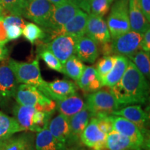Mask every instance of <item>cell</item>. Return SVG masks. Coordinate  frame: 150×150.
Here are the masks:
<instances>
[{
    "instance_id": "cell-1",
    "label": "cell",
    "mask_w": 150,
    "mask_h": 150,
    "mask_svg": "<svg viewBox=\"0 0 150 150\" xmlns=\"http://www.w3.org/2000/svg\"><path fill=\"white\" fill-rule=\"evenodd\" d=\"M110 92L122 108L145 103L149 97V86L147 78L129 60L122 77L110 88Z\"/></svg>"
},
{
    "instance_id": "cell-2",
    "label": "cell",
    "mask_w": 150,
    "mask_h": 150,
    "mask_svg": "<svg viewBox=\"0 0 150 150\" xmlns=\"http://www.w3.org/2000/svg\"><path fill=\"white\" fill-rule=\"evenodd\" d=\"M8 65L18 83L35 86L40 91L45 86L46 81L41 76L38 56L31 63L20 62L10 59Z\"/></svg>"
},
{
    "instance_id": "cell-3",
    "label": "cell",
    "mask_w": 150,
    "mask_h": 150,
    "mask_svg": "<svg viewBox=\"0 0 150 150\" xmlns=\"http://www.w3.org/2000/svg\"><path fill=\"white\" fill-rule=\"evenodd\" d=\"M14 97L18 104L33 106L38 110L54 112L56 110L55 102L35 86L22 83L17 88Z\"/></svg>"
},
{
    "instance_id": "cell-4",
    "label": "cell",
    "mask_w": 150,
    "mask_h": 150,
    "mask_svg": "<svg viewBox=\"0 0 150 150\" xmlns=\"http://www.w3.org/2000/svg\"><path fill=\"white\" fill-rule=\"evenodd\" d=\"M106 24L112 39L130 31L129 0H115Z\"/></svg>"
},
{
    "instance_id": "cell-5",
    "label": "cell",
    "mask_w": 150,
    "mask_h": 150,
    "mask_svg": "<svg viewBox=\"0 0 150 150\" xmlns=\"http://www.w3.org/2000/svg\"><path fill=\"white\" fill-rule=\"evenodd\" d=\"M86 107L91 115H111L112 112L120 108V106L110 91L103 90H99L88 95Z\"/></svg>"
},
{
    "instance_id": "cell-6",
    "label": "cell",
    "mask_w": 150,
    "mask_h": 150,
    "mask_svg": "<svg viewBox=\"0 0 150 150\" xmlns=\"http://www.w3.org/2000/svg\"><path fill=\"white\" fill-rule=\"evenodd\" d=\"M112 129L129 138L140 149H149V140L135 124L121 116L110 115Z\"/></svg>"
},
{
    "instance_id": "cell-7",
    "label": "cell",
    "mask_w": 150,
    "mask_h": 150,
    "mask_svg": "<svg viewBox=\"0 0 150 150\" xmlns=\"http://www.w3.org/2000/svg\"><path fill=\"white\" fill-rule=\"evenodd\" d=\"M79 10L78 6L72 0L59 5H54L51 16L42 29L50 33L59 29L70 21Z\"/></svg>"
},
{
    "instance_id": "cell-8",
    "label": "cell",
    "mask_w": 150,
    "mask_h": 150,
    "mask_svg": "<svg viewBox=\"0 0 150 150\" xmlns=\"http://www.w3.org/2000/svg\"><path fill=\"white\" fill-rule=\"evenodd\" d=\"M143 33L130 31L112 39L111 42L112 54L129 57L140 50Z\"/></svg>"
},
{
    "instance_id": "cell-9",
    "label": "cell",
    "mask_w": 150,
    "mask_h": 150,
    "mask_svg": "<svg viewBox=\"0 0 150 150\" xmlns=\"http://www.w3.org/2000/svg\"><path fill=\"white\" fill-rule=\"evenodd\" d=\"M76 40L69 35H59L50 40L42 46L50 51L63 65L75 54Z\"/></svg>"
},
{
    "instance_id": "cell-10",
    "label": "cell",
    "mask_w": 150,
    "mask_h": 150,
    "mask_svg": "<svg viewBox=\"0 0 150 150\" xmlns=\"http://www.w3.org/2000/svg\"><path fill=\"white\" fill-rule=\"evenodd\" d=\"M88 17V15L87 13L80 9L70 21L59 29L49 33L50 35V40L59 35H69L77 40L79 38L85 35Z\"/></svg>"
},
{
    "instance_id": "cell-11",
    "label": "cell",
    "mask_w": 150,
    "mask_h": 150,
    "mask_svg": "<svg viewBox=\"0 0 150 150\" xmlns=\"http://www.w3.org/2000/svg\"><path fill=\"white\" fill-rule=\"evenodd\" d=\"M106 136L107 134L99 127L97 118L91 115L87 126L81 135L80 140L86 147L93 150H106Z\"/></svg>"
},
{
    "instance_id": "cell-12",
    "label": "cell",
    "mask_w": 150,
    "mask_h": 150,
    "mask_svg": "<svg viewBox=\"0 0 150 150\" xmlns=\"http://www.w3.org/2000/svg\"><path fill=\"white\" fill-rule=\"evenodd\" d=\"M53 7L54 4L48 0H32L27 2L22 16L44 28Z\"/></svg>"
},
{
    "instance_id": "cell-13",
    "label": "cell",
    "mask_w": 150,
    "mask_h": 150,
    "mask_svg": "<svg viewBox=\"0 0 150 150\" xmlns=\"http://www.w3.org/2000/svg\"><path fill=\"white\" fill-rule=\"evenodd\" d=\"M111 115L121 116L126 118L136 125L141 131L142 134L149 138V131L147 126L149 125V115L141 108L140 104L128 105L115 110Z\"/></svg>"
},
{
    "instance_id": "cell-14",
    "label": "cell",
    "mask_w": 150,
    "mask_h": 150,
    "mask_svg": "<svg viewBox=\"0 0 150 150\" xmlns=\"http://www.w3.org/2000/svg\"><path fill=\"white\" fill-rule=\"evenodd\" d=\"M40 91L48 98L56 102L76 94L77 86L74 82L68 80H56L52 82L46 81L45 86Z\"/></svg>"
},
{
    "instance_id": "cell-15",
    "label": "cell",
    "mask_w": 150,
    "mask_h": 150,
    "mask_svg": "<svg viewBox=\"0 0 150 150\" xmlns=\"http://www.w3.org/2000/svg\"><path fill=\"white\" fill-rule=\"evenodd\" d=\"M86 34L99 44L111 41L106 21L102 17L96 15L91 13L88 15Z\"/></svg>"
},
{
    "instance_id": "cell-16",
    "label": "cell",
    "mask_w": 150,
    "mask_h": 150,
    "mask_svg": "<svg viewBox=\"0 0 150 150\" xmlns=\"http://www.w3.org/2000/svg\"><path fill=\"white\" fill-rule=\"evenodd\" d=\"M18 82L8 65L0 66V103L6 102L15 97Z\"/></svg>"
},
{
    "instance_id": "cell-17",
    "label": "cell",
    "mask_w": 150,
    "mask_h": 150,
    "mask_svg": "<svg viewBox=\"0 0 150 150\" xmlns=\"http://www.w3.org/2000/svg\"><path fill=\"white\" fill-rule=\"evenodd\" d=\"M75 54L82 62L95 63L99 55L98 43L88 35H83L76 40Z\"/></svg>"
},
{
    "instance_id": "cell-18",
    "label": "cell",
    "mask_w": 150,
    "mask_h": 150,
    "mask_svg": "<svg viewBox=\"0 0 150 150\" xmlns=\"http://www.w3.org/2000/svg\"><path fill=\"white\" fill-rule=\"evenodd\" d=\"M33 132H20L0 145V150H36Z\"/></svg>"
},
{
    "instance_id": "cell-19",
    "label": "cell",
    "mask_w": 150,
    "mask_h": 150,
    "mask_svg": "<svg viewBox=\"0 0 150 150\" xmlns=\"http://www.w3.org/2000/svg\"><path fill=\"white\" fill-rule=\"evenodd\" d=\"M129 19L131 31L144 33L149 29V22L143 13L140 0H129Z\"/></svg>"
},
{
    "instance_id": "cell-20",
    "label": "cell",
    "mask_w": 150,
    "mask_h": 150,
    "mask_svg": "<svg viewBox=\"0 0 150 150\" xmlns=\"http://www.w3.org/2000/svg\"><path fill=\"white\" fill-rule=\"evenodd\" d=\"M91 113L86 107L69 118L70 125V145L80 140V137L91 119Z\"/></svg>"
},
{
    "instance_id": "cell-21",
    "label": "cell",
    "mask_w": 150,
    "mask_h": 150,
    "mask_svg": "<svg viewBox=\"0 0 150 150\" xmlns=\"http://www.w3.org/2000/svg\"><path fill=\"white\" fill-rule=\"evenodd\" d=\"M79 88L85 93H91L100 90L103 84L95 67L86 66L79 79L76 81Z\"/></svg>"
},
{
    "instance_id": "cell-22",
    "label": "cell",
    "mask_w": 150,
    "mask_h": 150,
    "mask_svg": "<svg viewBox=\"0 0 150 150\" xmlns=\"http://www.w3.org/2000/svg\"><path fill=\"white\" fill-rule=\"evenodd\" d=\"M47 127L51 134L58 140L67 146L70 145V125L68 117L59 114L49 122Z\"/></svg>"
},
{
    "instance_id": "cell-23",
    "label": "cell",
    "mask_w": 150,
    "mask_h": 150,
    "mask_svg": "<svg viewBox=\"0 0 150 150\" xmlns=\"http://www.w3.org/2000/svg\"><path fill=\"white\" fill-rule=\"evenodd\" d=\"M55 103L56 108L60 114L68 118L86 108V103L76 93L56 100Z\"/></svg>"
},
{
    "instance_id": "cell-24",
    "label": "cell",
    "mask_w": 150,
    "mask_h": 150,
    "mask_svg": "<svg viewBox=\"0 0 150 150\" xmlns=\"http://www.w3.org/2000/svg\"><path fill=\"white\" fill-rule=\"evenodd\" d=\"M47 125L38 132L35 138V146L36 150H68L67 146L60 142L51 134Z\"/></svg>"
},
{
    "instance_id": "cell-25",
    "label": "cell",
    "mask_w": 150,
    "mask_h": 150,
    "mask_svg": "<svg viewBox=\"0 0 150 150\" xmlns=\"http://www.w3.org/2000/svg\"><path fill=\"white\" fill-rule=\"evenodd\" d=\"M36 110V108L33 106H24L18 103L15 105L13 108L14 118L24 131H29L38 133L33 122V115Z\"/></svg>"
},
{
    "instance_id": "cell-26",
    "label": "cell",
    "mask_w": 150,
    "mask_h": 150,
    "mask_svg": "<svg viewBox=\"0 0 150 150\" xmlns=\"http://www.w3.org/2000/svg\"><path fill=\"white\" fill-rule=\"evenodd\" d=\"M129 61V59L127 56L115 55V63L112 69L102 79L103 86H107L110 88L117 83L126 71Z\"/></svg>"
},
{
    "instance_id": "cell-27",
    "label": "cell",
    "mask_w": 150,
    "mask_h": 150,
    "mask_svg": "<svg viewBox=\"0 0 150 150\" xmlns=\"http://www.w3.org/2000/svg\"><path fill=\"white\" fill-rule=\"evenodd\" d=\"M105 147L106 150H142L129 138L113 129L106 136Z\"/></svg>"
},
{
    "instance_id": "cell-28",
    "label": "cell",
    "mask_w": 150,
    "mask_h": 150,
    "mask_svg": "<svg viewBox=\"0 0 150 150\" xmlns=\"http://www.w3.org/2000/svg\"><path fill=\"white\" fill-rule=\"evenodd\" d=\"M24 131L14 117L0 112V145L13 135Z\"/></svg>"
},
{
    "instance_id": "cell-29",
    "label": "cell",
    "mask_w": 150,
    "mask_h": 150,
    "mask_svg": "<svg viewBox=\"0 0 150 150\" xmlns=\"http://www.w3.org/2000/svg\"><path fill=\"white\" fill-rule=\"evenodd\" d=\"M63 74L74 81H77L83 73L86 65L74 54L67 60L63 65Z\"/></svg>"
},
{
    "instance_id": "cell-30",
    "label": "cell",
    "mask_w": 150,
    "mask_h": 150,
    "mask_svg": "<svg viewBox=\"0 0 150 150\" xmlns=\"http://www.w3.org/2000/svg\"><path fill=\"white\" fill-rule=\"evenodd\" d=\"M135 65L138 70L146 78H149L150 75V55L148 52L138 50L136 53L127 57Z\"/></svg>"
},
{
    "instance_id": "cell-31",
    "label": "cell",
    "mask_w": 150,
    "mask_h": 150,
    "mask_svg": "<svg viewBox=\"0 0 150 150\" xmlns=\"http://www.w3.org/2000/svg\"><path fill=\"white\" fill-rule=\"evenodd\" d=\"M22 35L30 43L34 45L37 40H42L45 38V31L37 24L32 22H28L22 29Z\"/></svg>"
},
{
    "instance_id": "cell-32",
    "label": "cell",
    "mask_w": 150,
    "mask_h": 150,
    "mask_svg": "<svg viewBox=\"0 0 150 150\" xmlns=\"http://www.w3.org/2000/svg\"><path fill=\"white\" fill-rule=\"evenodd\" d=\"M27 4V0H0V6L2 8V15L7 13L9 15L21 16Z\"/></svg>"
},
{
    "instance_id": "cell-33",
    "label": "cell",
    "mask_w": 150,
    "mask_h": 150,
    "mask_svg": "<svg viewBox=\"0 0 150 150\" xmlns=\"http://www.w3.org/2000/svg\"><path fill=\"white\" fill-rule=\"evenodd\" d=\"M38 57L43 60L49 68L63 74V67L62 63L48 50L41 47V50L39 51Z\"/></svg>"
},
{
    "instance_id": "cell-34",
    "label": "cell",
    "mask_w": 150,
    "mask_h": 150,
    "mask_svg": "<svg viewBox=\"0 0 150 150\" xmlns=\"http://www.w3.org/2000/svg\"><path fill=\"white\" fill-rule=\"evenodd\" d=\"M115 60V55L104 56L97 61L96 64V70L101 80L110 72L113 66Z\"/></svg>"
},
{
    "instance_id": "cell-35",
    "label": "cell",
    "mask_w": 150,
    "mask_h": 150,
    "mask_svg": "<svg viewBox=\"0 0 150 150\" xmlns=\"http://www.w3.org/2000/svg\"><path fill=\"white\" fill-rule=\"evenodd\" d=\"M111 4L110 0H91L89 4V14L104 17L109 12Z\"/></svg>"
},
{
    "instance_id": "cell-36",
    "label": "cell",
    "mask_w": 150,
    "mask_h": 150,
    "mask_svg": "<svg viewBox=\"0 0 150 150\" xmlns=\"http://www.w3.org/2000/svg\"><path fill=\"white\" fill-rule=\"evenodd\" d=\"M4 17V24L6 29L11 25H18L23 29L26 24L25 21L21 18V16H16V15H8Z\"/></svg>"
},
{
    "instance_id": "cell-37",
    "label": "cell",
    "mask_w": 150,
    "mask_h": 150,
    "mask_svg": "<svg viewBox=\"0 0 150 150\" xmlns=\"http://www.w3.org/2000/svg\"><path fill=\"white\" fill-rule=\"evenodd\" d=\"M6 29L8 40H16L22 35V29L18 25H11Z\"/></svg>"
},
{
    "instance_id": "cell-38",
    "label": "cell",
    "mask_w": 150,
    "mask_h": 150,
    "mask_svg": "<svg viewBox=\"0 0 150 150\" xmlns=\"http://www.w3.org/2000/svg\"><path fill=\"white\" fill-rule=\"evenodd\" d=\"M140 50L148 53L150 52V29H148L143 33V36L140 43Z\"/></svg>"
},
{
    "instance_id": "cell-39",
    "label": "cell",
    "mask_w": 150,
    "mask_h": 150,
    "mask_svg": "<svg viewBox=\"0 0 150 150\" xmlns=\"http://www.w3.org/2000/svg\"><path fill=\"white\" fill-rule=\"evenodd\" d=\"M8 38L6 34V29L4 24V17L0 16V45H4L8 42Z\"/></svg>"
},
{
    "instance_id": "cell-40",
    "label": "cell",
    "mask_w": 150,
    "mask_h": 150,
    "mask_svg": "<svg viewBox=\"0 0 150 150\" xmlns=\"http://www.w3.org/2000/svg\"><path fill=\"white\" fill-rule=\"evenodd\" d=\"M141 8L145 18L149 22L150 20V0H140Z\"/></svg>"
},
{
    "instance_id": "cell-41",
    "label": "cell",
    "mask_w": 150,
    "mask_h": 150,
    "mask_svg": "<svg viewBox=\"0 0 150 150\" xmlns=\"http://www.w3.org/2000/svg\"><path fill=\"white\" fill-rule=\"evenodd\" d=\"M99 52H101L104 56H109L112 55V47H111V42H108L106 43H103L101 44L100 50Z\"/></svg>"
},
{
    "instance_id": "cell-42",
    "label": "cell",
    "mask_w": 150,
    "mask_h": 150,
    "mask_svg": "<svg viewBox=\"0 0 150 150\" xmlns=\"http://www.w3.org/2000/svg\"><path fill=\"white\" fill-rule=\"evenodd\" d=\"M73 2L78 6L79 8L83 9L89 13V4L91 0H72Z\"/></svg>"
},
{
    "instance_id": "cell-43",
    "label": "cell",
    "mask_w": 150,
    "mask_h": 150,
    "mask_svg": "<svg viewBox=\"0 0 150 150\" xmlns=\"http://www.w3.org/2000/svg\"><path fill=\"white\" fill-rule=\"evenodd\" d=\"M8 55V50L4 45H0V62L6 58Z\"/></svg>"
},
{
    "instance_id": "cell-44",
    "label": "cell",
    "mask_w": 150,
    "mask_h": 150,
    "mask_svg": "<svg viewBox=\"0 0 150 150\" xmlns=\"http://www.w3.org/2000/svg\"><path fill=\"white\" fill-rule=\"evenodd\" d=\"M48 1L54 5H59L61 4L66 2V1H69V0H48Z\"/></svg>"
},
{
    "instance_id": "cell-45",
    "label": "cell",
    "mask_w": 150,
    "mask_h": 150,
    "mask_svg": "<svg viewBox=\"0 0 150 150\" xmlns=\"http://www.w3.org/2000/svg\"><path fill=\"white\" fill-rule=\"evenodd\" d=\"M1 11H2V8H1V6H0V12H1Z\"/></svg>"
},
{
    "instance_id": "cell-46",
    "label": "cell",
    "mask_w": 150,
    "mask_h": 150,
    "mask_svg": "<svg viewBox=\"0 0 150 150\" xmlns=\"http://www.w3.org/2000/svg\"><path fill=\"white\" fill-rule=\"evenodd\" d=\"M32 1V0H27V2H29V1Z\"/></svg>"
},
{
    "instance_id": "cell-47",
    "label": "cell",
    "mask_w": 150,
    "mask_h": 150,
    "mask_svg": "<svg viewBox=\"0 0 150 150\" xmlns=\"http://www.w3.org/2000/svg\"><path fill=\"white\" fill-rule=\"evenodd\" d=\"M2 12V11H1ZM1 12H0V16H2V14H1Z\"/></svg>"
},
{
    "instance_id": "cell-48",
    "label": "cell",
    "mask_w": 150,
    "mask_h": 150,
    "mask_svg": "<svg viewBox=\"0 0 150 150\" xmlns=\"http://www.w3.org/2000/svg\"><path fill=\"white\" fill-rule=\"evenodd\" d=\"M110 1H111V2H112V1H115V0H110Z\"/></svg>"
},
{
    "instance_id": "cell-49",
    "label": "cell",
    "mask_w": 150,
    "mask_h": 150,
    "mask_svg": "<svg viewBox=\"0 0 150 150\" xmlns=\"http://www.w3.org/2000/svg\"><path fill=\"white\" fill-rule=\"evenodd\" d=\"M83 150H84V149H83Z\"/></svg>"
}]
</instances>
